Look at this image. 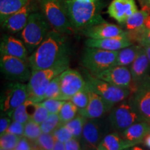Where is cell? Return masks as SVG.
Returning <instances> with one entry per match:
<instances>
[{
    "label": "cell",
    "mask_w": 150,
    "mask_h": 150,
    "mask_svg": "<svg viewBox=\"0 0 150 150\" xmlns=\"http://www.w3.org/2000/svg\"><path fill=\"white\" fill-rule=\"evenodd\" d=\"M142 9L150 11V0H138Z\"/></svg>",
    "instance_id": "cell-44"
},
{
    "label": "cell",
    "mask_w": 150,
    "mask_h": 150,
    "mask_svg": "<svg viewBox=\"0 0 150 150\" xmlns=\"http://www.w3.org/2000/svg\"><path fill=\"white\" fill-rule=\"evenodd\" d=\"M150 45V30L147 31V33H146V35L144 37V38L142 39L141 42H140L139 45L142 47H145Z\"/></svg>",
    "instance_id": "cell-43"
},
{
    "label": "cell",
    "mask_w": 150,
    "mask_h": 150,
    "mask_svg": "<svg viewBox=\"0 0 150 150\" xmlns=\"http://www.w3.org/2000/svg\"><path fill=\"white\" fill-rule=\"evenodd\" d=\"M137 11L138 7L135 0H112L108 6L107 13L110 17L122 25Z\"/></svg>",
    "instance_id": "cell-18"
},
{
    "label": "cell",
    "mask_w": 150,
    "mask_h": 150,
    "mask_svg": "<svg viewBox=\"0 0 150 150\" xmlns=\"http://www.w3.org/2000/svg\"><path fill=\"white\" fill-rule=\"evenodd\" d=\"M87 120V118L79 113L74 119L68 122L65 125L70 129L74 138L80 140L82 132H83L84 125H85Z\"/></svg>",
    "instance_id": "cell-29"
},
{
    "label": "cell",
    "mask_w": 150,
    "mask_h": 150,
    "mask_svg": "<svg viewBox=\"0 0 150 150\" xmlns=\"http://www.w3.org/2000/svg\"><path fill=\"white\" fill-rule=\"evenodd\" d=\"M65 146L66 150H83L80 145L79 140L76 138H72L65 142Z\"/></svg>",
    "instance_id": "cell-42"
},
{
    "label": "cell",
    "mask_w": 150,
    "mask_h": 150,
    "mask_svg": "<svg viewBox=\"0 0 150 150\" xmlns=\"http://www.w3.org/2000/svg\"><path fill=\"white\" fill-rule=\"evenodd\" d=\"M1 55L14 56L25 61H29L28 51L23 41L12 35H4L2 37L0 45Z\"/></svg>",
    "instance_id": "cell-20"
},
{
    "label": "cell",
    "mask_w": 150,
    "mask_h": 150,
    "mask_svg": "<svg viewBox=\"0 0 150 150\" xmlns=\"http://www.w3.org/2000/svg\"><path fill=\"white\" fill-rule=\"evenodd\" d=\"M70 47L67 35L52 29L31 53L29 63L32 71L42 70L70 61Z\"/></svg>",
    "instance_id": "cell-1"
},
{
    "label": "cell",
    "mask_w": 150,
    "mask_h": 150,
    "mask_svg": "<svg viewBox=\"0 0 150 150\" xmlns=\"http://www.w3.org/2000/svg\"><path fill=\"white\" fill-rule=\"evenodd\" d=\"M149 134V135H150V131H149V134Z\"/></svg>",
    "instance_id": "cell-51"
},
{
    "label": "cell",
    "mask_w": 150,
    "mask_h": 150,
    "mask_svg": "<svg viewBox=\"0 0 150 150\" xmlns=\"http://www.w3.org/2000/svg\"><path fill=\"white\" fill-rule=\"evenodd\" d=\"M6 132L16 135L19 137H23L24 132V125L18 121L13 120L9 125Z\"/></svg>",
    "instance_id": "cell-39"
},
{
    "label": "cell",
    "mask_w": 150,
    "mask_h": 150,
    "mask_svg": "<svg viewBox=\"0 0 150 150\" xmlns=\"http://www.w3.org/2000/svg\"><path fill=\"white\" fill-rule=\"evenodd\" d=\"M94 76L119 87L130 88L132 84L131 71L127 66H112Z\"/></svg>",
    "instance_id": "cell-15"
},
{
    "label": "cell",
    "mask_w": 150,
    "mask_h": 150,
    "mask_svg": "<svg viewBox=\"0 0 150 150\" xmlns=\"http://www.w3.org/2000/svg\"><path fill=\"white\" fill-rule=\"evenodd\" d=\"M143 47L145 48V52H146V54H147V57H148V59H149V63H150V45H149Z\"/></svg>",
    "instance_id": "cell-47"
},
{
    "label": "cell",
    "mask_w": 150,
    "mask_h": 150,
    "mask_svg": "<svg viewBox=\"0 0 150 150\" xmlns=\"http://www.w3.org/2000/svg\"><path fill=\"white\" fill-rule=\"evenodd\" d=\"M150 63L146 54L145 48L142 47L138 56L131 63L130 71L132 76V84L130 90L131 93L134 92L137 86L144 80L149 77Z\"/></svg>",
    "instance_id": "cell-16"
},
{
    "label": "cell",
    "mask_w": 150,
    "mask_h": 150,
    "mask_svg": "<svg viewBox=\"0 0 150 150\" xmlns=\"http://www.w3.org/2000/svg\"><path fill=\"white\" fill-rule=\"evenodd\" d=\"M42 134V131L41 130L40 125L35 122L32 120H30L24 125V136L31 141L36 140Z\"/></svg>",
    "instance_id": "cell-33"
},
{
    "label": "cell",
    "mask_w": 150,
    "mask_h": 150,
    "mask_svg": "<svg viewBox=\"0 0 150 150\" xmlns=\"http://www.w3.org/2000/svg\"><path fill=\"white\" fill-rule=\"evenodd\" d=\"M78 112L79 110L77 107L70 100L66 101L59 112L61 125H65L68 122L74 119Z\"/></svg>",
    "instance_id": "cell-28"
},
{
    "label": "cell",
    "mask_w": 150,
    "mask_h": 150,
    "mask_svg": "<svg viewBox=\"0 0 150 150\" xmlns=\"http://www.w3.org/2000/svg\"><path fill=\"white\" fill-rule=\"evenodd\" d=\"M22 137L6 132L0 137V147L3 149H15Z\"/></svg>",
    "instance_id": "cell-34"
},
{
    "label": "cell",
    "mask_w": 150,
    "mask_h": 150,
    "mask_svg": "<svg viewBox=\"0 0 150 150\" xmlns=\"http://www.w3.org/2000/svg\"><path fill=\"white\" fill-rule=\"evenodd\" d=\"M28 99L27 85L21 82L8 83L1 97V114L10 116L19 106Z\"/></svg>",
    "instance_id": "cell-9"
},
{
    "label": "cell",
    "mask_w": 150,
    "mask_h": 150,
    "mask_svg": "<svg viewBox=\"0 0 150 150\" xmlns=\"http://www.w3.org/2000/svg\"><path fill=\"white\" fill-rule=\"evenodd\" d=\"M56 139L52 134L42 133L33 142L35 150H52L55 145Z\"/></svg>",
    "instance_id": "cell-30"
},
{
    "label": "cell",
    "mask_w": 150,
    "mask_h": 150,
    "mask_svg": "<svg viewBox=\"0 0 150 150\" xmlns=\"http://www.w3.org/2000/svg\"><path fill=\"white\" fill-rule=\"evenodd\" d=\"M108 120L112 128L120 133L134 123L142 121L129 102H122L112 108L108 115Z\"/></svg>",
    "instance_id": "cell-10"
},
{
    "label": "cell",
    "mask_w": 150,
    "mask_h": 150,
    "mask_svg": "<svg viewBox=\"0 0 150 150\" xmlns=\"http://www.w3.org/2000/svg\"><path fill=\"white\" fill-rule=\"evenodd\" d=\"M61 92V76H57L50 82L47 88L44 95V100L46 99H57Z\"/></svg>",
    "instance_id": "cell-35"
},
{
    "label": "cell",
    "mask_w": 150,
    "mask_h": 150,
    "mask_svg": "<svg viewBox=\"0 0 150 150\" xmlns=\"http://www.w3.org/2000/svg\"><path fill=\"white\" fill-rule=\"evenodd\" d=\"M0 67L5 77L11 81H29L32 73L29 61L11 56L1 55Z\"/></svg>",
    "instance_id": "cell-8"
},
{
    "label": "cell",
    "mask_w": 150,
    "mask_h": 150,
    "mask_svg": "<svg viewBox=\"0 0 150 150\" xmlns=\"http://www.w3.org/2000/svg\"><path fill=\"white\" fill-rule=\"evenodd\" d=\"M34 6L33 0H29L23 8L8 17L1 22V27L9 33L21 32L27 23L29 16L35 11Z\"/></svg>",
    "instance_id": "cell-13"
},
{
    "label": "cell",
    "mask_w": 150,
    "mask_h": 150,
    "mask_svg": "<svg viewBox=\"0 0 150 150\" xmlns=\"http://www.w3.org/2000/svg\"><path fill=\"white\" fill-rule=\"evenodd\" d=\"M103 128L97 119H88L84 125L81 137L83 150H97V146L102 139Z\"/></svg>",
    "instance_id": "cell-14"
},
{
    "label": "cell",
    "mask_w": 150,
    "mask_h": 150,
    "mask_svg": "<svg viewBox=\"0 0 150 150\" xmlns=\"http://www.w3.org/2000/svg\"><path fill=\"white\" fill-rule=\"evenodd\" d=\"M1 150H15V149H1Z\"/></svg>",
    "instance_id": "cell-50"
},
{
    "label": "cell",
    "mask_w": 150,
    "mask_h": 150,
    "mask_svg": "<svg viewBox=\"0 0 150 150\" xmlns=\"http://www.w3.org/2000/svg\"><path fill=\"white\" fill-rule=\"evenodd\" d=\"M35 104L36 103L27 99L23 104L19 106L13 112L11 116L13 120L18 121L25 125L32 117L35 110Z\"/></svg>",
    "instance_id": "cell-24"
},
{
    "label": "cell",
    "mask_w": 150,
    "mask_h": 150,
    "mask_svg": "<svg viewBox=\"0 0 150 150\" xmlns=\"http://www.w3.org/2000/svg\"><path fill=\"white\" fill-rule=\"evenodd\" d=\"M52 150H66V149H65V143L56 140L55 142V145H54V148Z\"/></svg>",
    "instance_id": "cell-45"
},
{
    "label": "cell",
    "mask_w": 150,
    "mask_h": 150,
    "mask_svg": "<svg viewBox=\"0 0 150 150\" xmlns=\"http://www.w3.org/2000/svg\"><path fill=\"white\" fill-rule=\"evenodd\" d=\"M84 1H95V0H84Z\"/></svg>",
    "instance_id": "cell-49"
},
{
    "label": "cell",
    "mask_w": 150,
    "mask_h": 150,
    "mask_svg": "<svg viewBox=\"0 0 150 150\" xmlns=\"http://www.w3.org/2000/svg\"><path fill=\"white\" fill-rule=\"evenodd\" d=\"M150 13V11L141 9L127 19L122 25L127 31H136L145 27V21Z\"/></svg>",
    "instance_id": "cell-27"
},
{
    "label": "cell",
    "mask_w": 150,
    "mask_h": 150,
    "mask_svg": "<svg viewBox=\"0 0 150 150\" xmlns=\"http://www.w3.org/2000/svg\"><path fill=\"white\" fill-rule=\"evenodd\" d=\"M61 125L59 114L50 113L47 118L40 125L41 130L45 134H52Z\"/></svg>",
    "instance_id": "cell-32"
},
{
    "label": "cell",
    "mask_w": 150,
    "mask_h": 150,
    "mask_svg": "<svg viewBox=\"0 0 150 150\" xmlns=\"http://www.w3.org/2000/svg\"><path fill=\"white\" fill-rule=\"evenodd\" d=\"M69 64L70 61H66L50 68L33 70L27 84L28 99L35 103L42 102L49 84L54 78L68 69Z\"/></svg>",
    "instance_id": "cell-3"
},
{
    "label": "cell",
    "mask_w": 150,
    "mask_h": 150,
    "mask_svg": "<svg viewBox=\"0 0 150 150\" xmlns=\"http://www.w3.org/2000/svg\"><path fill=\"white\" fill-rule=\"evenodd\" d=\"M150 131V123L140 121L134 123L121 133V136L125 141L133 146L142 142Z\"/></svg>",
    "instance_id": "cell-22"
},
{
    "label": "cell",
    "mask_w": 150,
    "mask_h": 150,
    "mask_svg": "<svg viewBox=\"0 0 150 150\" xmlns=\"http://www.w3.org/2000/svg\"><path fill=\"white\" fill-rule=\"evenodd\" d=\"M114 105L90 90V99L87 107L79 110V113L87 119H99L104 114L112 109Z\"/></svg>",
    "instance_id": "cell-19"
},
{
    "label": "cell",
    "mask_w": 150,
    "mask_h": 150,
    "mask_svg": "<svg viewBox=\"0 0 150 150\" xmlns=\"http://www.w3.org/2000/svg\"><path fill=\"white\" fill-rule=\"evenodd\" d=\"M134 147L131 143L125 141L117 133L105 136L97 146V150H124Z\"/></svg>",
    "instance_id": "cell-23"
},
{
    "label": "cell",
    "mask_w": 150,
    "mask_h": 150,
    "mask_svg": "<svg viewBox=\"0 0 150 150\" xmlns=\"http://www.w3.org/2000/svg\"><path fill=\"white\" fill-rule=\"evenodd\" d=\"M79 31L86 37L93 39H104L127 35L126 31H124L115 24L108 23L107 22L83 28Z\"/></svg>",
    "instance_id": "cell-17"
},
{
    "label": "cell",
    "mask_w": 150,
    "mask_h": 150,
    "mask_svg": "<svg viewBox=\"0 0 150 150\" xmlns=\"http://www.w3.org/2000/svg\"><path fill=\"white\" fill-rule=\"evenodd\" d=\"M33 150H35V149H33Z\"/></svg>",
    "instance_id": "cell-52"
},
{
    "label": "cell",
    "mask_w": 150,
    "mask_h": 150,
    "mask_svg": "<svg viewBox=\"0 0 150 150\" xmlns=\"http://www.w3.org/2000/svg\"><path fill=\"white\" fill-rule=\"evenodd\" d=\"M90 99V89L87 87L81 91H79L70 99V101L74 104L79 110H83L87 107Z\"/></svg>",
    "instance_id": "cell-31"
},
{
    "label": "cell",
    "mask_w": 150,
    "mask_h": 150,
    "mask_svg": "<svg viewBox=\"0 0 150 150\" xmlns=\"http://www.w3.org/2000/svg\"><path fill=\"white\" fill-rule=\"evenodd\" d=\"M63 1L69 20L76 31L106 22L101 16V11L106 6L102 0Z\"/></svg>",
    "instance_id": "cell-2"
},
{
    "label": "cell",
    "mask_w": 150,
    "mask_h": 150,
    "mask_svg": "<svg viewBox=\"0 0 150 150\" xmlns=\"http://www.w3.org/2000/svg\"><path fill=\"white\" fill-rule=\"evenodd\" d=\"M85 79L88 87L91 91L97 93L106 102L113 105L122 102L131 94L130 88L112 85L96 77L88 71L85 72Z\"/></svg>",
    "instance_id": "cell-7"
},
{
    "label": "cell",
    "mask_w": 150,
    "mask_h": 150,
    "mask_svg": "<svg viewBox=\"0 0 150 150\" xmlns=\"http://www.w3.org/2000/svg\"><path fill=\"white\" fill-rule=\"evenodd\" d=\"M61 92L57 99L68 101L79 91L87 87L85 78L77 70L67 69L60 74Z\"/></svg>",
    "instance_id": "cell-12"
},
{
    "label": "cell",
    "mask_w": 150,
    "mask_h": 150,
    "mask_svg": "<svg viewBox=\"0 0 150 150\" xmlns=\"http://www.w3.org/2000/svg\"><path fill=\"white\" fill-rule=\"evenodd\" d=\"M66 101L56 99H46L42 102H39L42 106L45 107L50 113L59 114L63 105Z\"/></svg>",
    "instance_id": "cell-36"
},
{
    "label": "cell",
    "mask_w": 150,
    "mask_h": 150,
    "mask_svg": "<svg viewBox=\"0 0 150 150\" xmlns=\"http://www.w3.org/2000/svg\"><path fill=\"white\" fill-rule=\"evenodd\" d=\"M34 149L33 142L26 137H22L15 150H33Z\"/></svg>",
    "instance_id": "cell-40"
},
{
    "label": "cell",
    "mask_w": 150,
    "mask_h": 150,
    "mask_svg": "<svg viewBox=\"0 0 150 150\" xmlns=\"http://www.w3.org/2000/svg\"><path fill=\"white\" fill-rule=\"evenodd\" d=\"M29 0H0L1 23L12 14L20 11Z\"/></svg>",
    "instance_id": "cell-25"
},
{
    "label": "cell",
    "mask_w": 150,
    "mask_h": 150,
    "mask_svg": "<svg viewBox=\"0 0 150 150\" xmlns=\"http://www.w3.org/2000/svg\"><path fill=\"white\" fill-rule=\"evenodd\" d=\"M51 28V25L42 12L35 11L31 13L25 27L20 32V37L29 53H33L40 45L52 30Z\"/></svg>",
    "instance_id": "cell-4"
},
{
    "label": "cell",
    "mask_w": 150,
    "mask_h": 150,
    "mask_svg": "<svg viewBox=\"0 0 150 150\" xmlns=\"http://www.w3.org/2000/svg\"><path fill=\"white\" fill-rule=\"evenodd\" d=\"M142 121L150 123V76L137 86L129 101Z\"/></svg>",
    "instance_id": "cell-11"
},
{
    "label": "cell",
    "mask_w": 150,
    "mask_h": 150,
    "mask_svg": "<svg viewBox=\"0 0 150 150\" xmlns=\"http://www.w3.org/2000/svg\"><path fill=\"white\" fill-rule=\"evenodd\" d=\"M53 136L55 138L56 140L60 141L63 143L72 139V138H74L72 132L70 131L67 127L65 126V125H61L56 129L55 131L52 133Z\"/></svg>",
    "instance_id": "cell-37"
},
{
    "label": "cell",
    "mask_w": 150,
    "mask_h": 150,
    "mask_svg": "<svg viewBox=\"0 0 150 150\" xmlns=\"http://www.w3.org/2000/svg\"><path fill=\"white\" fill-rule=\"evenodd\" d=\"M52 28L60 33L71 35L76 30L67 16L63 0H35Z\"/></svg>",
    "instance_id": "cell-5"
},
{
    "label": "cell",
    "mask_w": 150,
    "mask_h": 150,
    "mask_svg": "<svg viewBox=\"0 0 150 150\" xmlns=\"http://www.w3.org/2000/svg\"><path fill=\"white\" fill-rule=\"evenodd\" d=\"M85 45L88 47L99 48L108 51H119L122 49L132 45L133 42L125 35L104 39L88 38L86 40Z\"/></svg>",
    "instance_id": "cell-21"
},
{
    "label": "cell",
    "mask_w": 150,
    "mask_h": 150,
    "mask_svg": "<svg viewBox=\"0 0 150 150\" xmlns=\"http://www.w3.org/2000/svg\"><path fill=\"white\" fill-rule=\"evenodd\" d=\"M124 150H143L142 149H141L140 147H135V146H134V147H131V148H127V149H125Z\"/></svg>",
    "instance_id": "cell-48"
},
{
    "label": "cell",
    "mask_w": 150,
    "mask_h": 150,
    "mask_svg": "<svg viewBox=\"0 0 150 150\" xmlns=\"http://www.w3.org/2000/svg\"><path fill=\"white\" fill-rule=\"evenodd\" d=\"M140 45H131L118 51L115 66H127L131 64L141 50Z\"/></svg>",
    "instance_id": "cell-26"
},
{
    "label": "cell",
    "mask_w": 150,
    "mask_h": 150,
    "mask_svg": "<svg viewBox=\"0 0 150 150\" xmlns=\"http://www.w3.org/2000/svg\"><path fill=\"white\" fill-rule=\"evenodd\" d=\"M11 123V117L6 115H1L0 119V135H3L6 132L9 125Z\"/></svg>",
    "instance_id": "cell-41"
},
{
    "label": "cell",
    "mask_w": 150,
    "mask_h": 150,
    "mask_svg": "<svg viewBox=\"0 0 150 150\" xmlns=\"http://www.w3.org/2000/svg\"><path fill=\"white\" fill-rule=\"evenodd\" d=\"M50 114V112L45 107L42 106L40 103H36L34 112L31 120L40 125L47 118Z\"/></svg>",
    "instance_id": "cell-38"
},
{
    "label": "cell",
    "mask_w": 150,
    "mask_h": 150,
    "mask_svg": "<svg viewBox=\"0 0 150 150\" xmlns=\"http://www.w3.org/2000/svg\"><path fill=\"white\" fill-rule=\"evenodd\" d=\"M143 142L146 147H147L149 149H150V135L149 134H148L147 136L145 137V139L143 140Z\"/></svg>",
    "instance_id": "cell-46"
},
{
    "label": "cell",
    "mask_w": 150,
    "mask_h": 150,
    "mask_svg": "<svg viewBox=\"0 0 150 150\" xmlns=\"http://www.w3.org/2000/svg\"><path fill=\"white\" fill-rule=\"evenodd\" d=\"M118 51H108L86 47L81 57V64L91 74L95 75L115 66Z\"/></svg>",
    "instance_id": "cell-6"
}]
</instances>
